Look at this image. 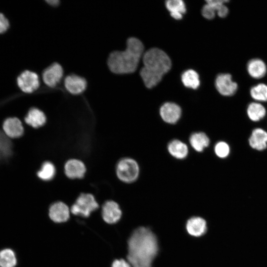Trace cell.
I'll return each mask as SVG.
<instances>
[{"label": "cell", "mask_w": 267, "mask_h": 267, "mask_svg": "<svg viewBox=\"0 0 267 267\" xmlns=\"http://www.w3.org/2000/svg\"><path fill=\"white\" fill-rule=\"evenodd\" d=\"M158 251L155 234L148 228L139 227L129 240L127 259L132 267H152Z\"/></svg>", "instance_id": "1"}, {"label": "cell", "mask_w": 267, "mask_h": 267, "mask_svg": "<svg viewBox=\"0 0 267 267\" xmlns=\"http://www.w3.org/2000/svg\"><path fill=\"white\" fill-rule=\"evenodd\" d=\"M142 61L143 66L140 71V75L148 89L156 86L172 66L171 59L167 53L156 47L144 52Z\"/></svg>", "instance_id": "2"}, {"label": "cell", "mask_w": 267, "mask_h": 267, "mask_svg": "<svg viewBox=\"0 0 267 267\" xmlns=\"http://www.w3.org/2000/svg\"><path fill=\"white\" fill-rule=\"evenodd\" d=\"M143 51V44L139 39L135 37L129 38L125 50L115 51L110 54L107 61L110 70L117 74L134 72Z\"/></svg>", "instance_id": "3"}, {"label": "cell", "mask_w": 267, "mask_h": 267, "mask_svg": "<svg viewBox=\"0 0 267 267\" xmlns=\"http://www.w3.org/2000/svg\"><path fill=\"white\" fill-rule=\"evenodd\" d=\"M139 167L137 162L131 158L120 160L116 167V174L118 178L123 182L131 183L138 177Z\"/></svg>", "instance_id": "4"}, {"label": "cell", "mask_w": 267, "mask_h": 267, "mask_svg": "<svg viewBox=\"0 0 267 267\" xmlns=\"http://www.w3.org/2000/svg\"><path fill=\"white\" fill-rule=\"evenodd\" d=\"M99 207L93 195L90 193H82L71 206L72 214L88 218L90 214Z\"/></svg>", "instance_id": "5"}, {"label": "cell", "mask_w": 267, "mask_h": 267, "mask_svg": "<svg viewBox=\"0 0 267 267\" xmlns=\"http://www.w3.org/2000/svg\"><path fill=\"white\" fill-rule=\"evenodd\" d=\"M226 0H207L206 3L201 10L202 16L207 19L212 20L215 17L216 13L221 18L225 17L228 13V9L224 4Z\"/></svg>", "instance_id": "6"}, {"label": "cell", "mask_w": 267, "mask_h": 267, "mask_svg": "<svg viewBox=\"0 0 267 267\" xmlns=\"http://www.w3.org/2000/svg\"><path fill=\"white\" fill-rule=\"evenodd\" d=\"M215 86L218 92L223 96H231L237 91L238 85L233 82L232 76L228 73L219 74L215 80Z\"/></svg>", "instance_id": "7"}, {"label": "cell", "mask_w": 267, "mask_h": 267, "mask_svg": "<svg viewBox=\"0 0 267 267\" xmlns=\"http://www.w3.org/2000/svg\"><path fill=\"white\" fill-rule=\"evenodd\" d=\"M17 82L19 88L25 93L34 92L40 86L38 75L36 73L28 70L23 72L18 76Z\"/></svg>", "instance_id": "8"}, {"label": "cell", "mask_w": 267, "mask_h": 267, "mask_svg": "<svg viewBox=\"0 0 267 267\" xmlns=\"http://www.w3.org/2000/svg\"><path fill=\"white\" fill-rule=\"evenodd\" d=\"M102 217L105 222L114 224L118 222L122 216V211L118 204L113 200L104 203L102 207Z\"/></svg>", "instance_id": "9"}, {"label": "cell", "mask_w": 267, "mask_h": 267, "mask_svg": "<svg viewBox=\"0 0 267 267\" xmlns=\"http://www.w3.org/2000/svg\"><path fill=\"white\" fill-rule=\"evenodd\" d=\"M181 110L179 105L173 102H166L160 107V115L166 123L174 124L180 119Z\"/></svg>", "instance_id": "10"}, {"label": "cell", "mask_w": 267, "mask_h": 267, "mask_svg": "<svg viewBox=\"0 0 267 267\" xmlns=\"http://www.w3.org/2000/svg\"><path fill=\"white\" fill-rule=\"evenodd\" d=\"M63 75L62 66L57 63H54L43 73V80L44 84L49 87H54L59 83Z\"/></svg>", "instance_id": "11"}, {"label": "cell", "mask_w": 267, "mask_h": 267, "mask_svg": "<svg viewBox=\"0 0 267 267\" xmlns=\"http://www.w3.org/2000/svg\"><path fill=\"white\" fill-rule=\"evenodd\" d=\"M70 210L63 202L58 201L52 204L49 207L48 215L51 221L56 223L67 221L70 217Z\"/></svg>", "instance_id": "12"}, {"label": "cell", "mask_w": 267, "mask_h": 267, "mask_svg": "<svg viewBox=\"0 0 267 267\" xmlns=\"http://www.w3.org/2000/svg\"><path fill=\"white\" fill-rule=\"evenodd\" d=\"M66 175L70 178H83L86 172L84 163L80 160L71 159L66 162L64 166Z\"/></svg>", "instance_id": "13"}, {"label": "cell", "mask_w": 267, "mask_h": 267, "mask_svg": "<svg viewBox=\"0 0 267 267\" xmlns=\"http://www.w3.org/2000/svg\"><path fill=\"white\" fill-rule=\"evenodd\" d=\"M207 229L206 221L201 217H193L186 222V230L192 236H201L206 232Z\"/></svg>", "instance_id": "14"}, {"label": "cell", "mask_w": 267, "mask_h": 267, "mask_svg": "<svg viewBox=\"0 0 267 267\" xmlns=\"http://www.w3.org/2000/svg\"><path fill=\"white\" fill-rule=\"evenodd\" d=\"M64 86L68 91L73 94L83 92L86 89V80L76 75L67 76L64 80Z\"/></svg>", "instance_id": "15"}, {"label": "cell", "mask_w": 267, "mask_h": 267, "mask_svg": "<svg viewBox=\"0 0 267 267\" xmlns=\"http://www.w3.org/2000/svg\"><path fill=\"white\" fill-rule=\"evenodd\" d=\"M248 141L253 149L258 151L265 150L267 147V132L260 128L254 129Z\"/></svg>", "instance_id": "16"}, {"label": "cell", "mask_w": 267, "mask_h": 267, "mask_svg": "<svg viewBox=\"0 0 267 267\" xmlns=\"http://www.w3.org/2000/svg\"><path fill=\"white\" fill-rule=\"evenodd\" d=\"M4 134L8 137L17 138L21 136L24 132V129L21 121L16 118L7 119L3 124Z\"/></svg>", "instance_id": "17"}, {"label": "cell", "mask_w": 267, "mask_h": 267, "mask_svg": "<svg viewBox=\"0 0 267 267\" xmlns=\"http://www.w3.org/2000/svg\"><path fill=\"white\" fill-rule=\"evenodd\" d=\"M247 69L249 75L252 78L259 79L265 76L267 68L265 63L258 58L252 59L247 63Z\"/></svg>", "instance_id": "18"}, {"label": "cell", "mask_w": 267, "mask_h": 267, "mask_svg": "<svg viewBox=\"0 0 267 267\" xmlns=\"http://www.w3.org/2000/svg\"><path fill=\"white\" fill-rule=\"evenodd\" d=\"M169 153L174 158L178 159L185 158L188 154L187 145L178 139H174L168 145Z\"/></svg>", "instance_id": "19"}, {"label": "cell", "mask_w": 267, "mask_h": 267, "mask_svg": "<svg viewBox=\"0 0 267 267\" xmlns=\"http://www.w3.org/2000/svg\"><path fill=\"white\" fill-rule=\"evenodd\" d=\"M25 121L27 124L35 128L43 126L46 122V117L44 113L36 108L31 109Z\"/></svg>", "instance_id": "20"}, {"label": "cell", "mask_w": 267, "mask_h": 267, "mask_svg": "<svg viewBox=\"0 0 267 267\" xmlns=\"http://www.w3.org/2000/svg\"><path fill=\"white\" fill-rule=\"evenodd\" d=\"M189 143L192 147L197 152H202L210 144V139L203 132H196L191 134Z\"/></svg>", "instance_id": "21"}, {"label": "cell", "mask_w": 267, "mask_h": 267, "mask_svg": "<svg viewBox=\"0 0 267 267\" xmlns=\"http://www.w3.org/2000/svg\"><path fill=\"white\" fill-rule=\"evenodd\" d=\"M165 5L171 16L176 20L181 19L186 12L185 3L181 0H168L165 1Z\"/></svg>", "instance_id": "22"}, {"label": "cell", "mask_w": 267, "mask_h": 267, "mask_svg": "<svg viewBox=\"0 0 267 267\" xmlns=\"http://www.w3.org/2000/svg\"><path fill=\"white\" fill-rule=\"evenodd\" d=\"M247 114L248 118L253 122H258L263 119L266 115L265 107L260 103H250L247 107Z\"/></svg>", "instance_id": "23"}, {"label": "cell", "mask_w": 267, "mask_h": 267, "mask_svg": "<svg viewBox=\"0 0 267 267\" xmlns=\"http://www.w3.org/2000/svg\"><path fill=\"white\" fill-rule=\"evenodd\" d=\"M181 78L183 85L186 88L196 89L200 85L199 75L193 70L189 69L184 71Z\"/></svg>", "instance_id": "24"}, {"label": "cell", "mask_w": 267, "mask_h": 267, "mask_svg": "<svg viewBox=\"0 0 267 267\" xmlns=\"http://www.w3.org/2000/svg\"><path fill=\"white\" fill-rule=\"evenodd\" d=\"M17 259L11 249H4L0 251V267H15Z\"/></svg>", "instance_id": "25"}, {"label": "cell", "mask_w": 267, "mask_h": 267, "mask_svg": "<svg viewBox=\"0 0 267 267\" xmlns=\"http://www.w3.org/2000/svg\"><path fill=\"white\" fill-rule=\"evenodd\" d=\"M250 95L255 100L259 102L267 101V85L261 83L251 88Z\"/></svg>", "instance_id": "26"}, {"label": "cell", "mask_w": 267, "mask_h": 267, "mask_svg": "<svg viewBox=\"0 0 267 267\" xmlns=\"http://www.w3.org/2000/svg\"><path fill=\"white\" fill-rule=\"evenodd\" d=\"M55 174V168L50 162H45L42 165L41 169L38 172V177L43 180L48 181L51 179Z\"/></svg>", "instance_id": "27"}, {"label": "cell", "mask_w": 267, "mask_h": 267, "mask_svg": "<svg viewBox=\"0 0 267 267\" xmlns=\"http://www.w3.org/2000/svg\"><path fill=\"white\" fill-rule=\"evenodd\" d=\"M11 143L8 137L0 131V159L9 156L11 152Z\"/></svg>", "instance_id": "28"}, {"label": "cell", "mask_w": 267, "mask_h": 267, "mask_svg": "<svg viewBox=\"0 0 267 267\" xmlns=\"http://www.w3.org/2000/svg\"><path fill=\"white\" fill-rule=\"evenodd\" d=\"M230 151L228 144L223 141L218 142L214 146L215 153L220 158H226L229 155Z\"/></svg>", "instance_id": "29"}, {"label": "cell", "mask_w": 267, "mask_h": 267, "mask_svg": "<svg viewBox=\"0 0 267 267\" xmlns=\"http://www.w3.org/2000/svg\"><path fill=\"white\" fill-rule=\"evenodd\" d=\"M9 24L7 19L5 16L0 13V34L6 32L9 28Z\"/></svg>", "instance_id": "30"}, {"label": "cell", "mask_w": 267, "mask_h": 267, "mask_svg": "<svg viewBox=\"0 0 267 267\" xmlns=\"http://www.w3.org/2000/svg\"><path fill=\"white\" fill-rule=\"evenodd\" d=\"M111 267H132L128 261L123 259L115 260L111 265Z\"/></svg>", "instance_id": "31"}, {"label": "cell", "mask_w": 267, "mask_h": 267, "mask_svg": "<svg viewBox=\"0 0 267 267\" xmlns=\"http://www.w3.org/2000/svg\"><path fill=\"white\" fill-rule=\"evenodd\" d=\"M46 2L50 5H52V6H56L59 3V0H47L46 1Z\"/></svg>", "instance_id": "32"}]
</instances>
